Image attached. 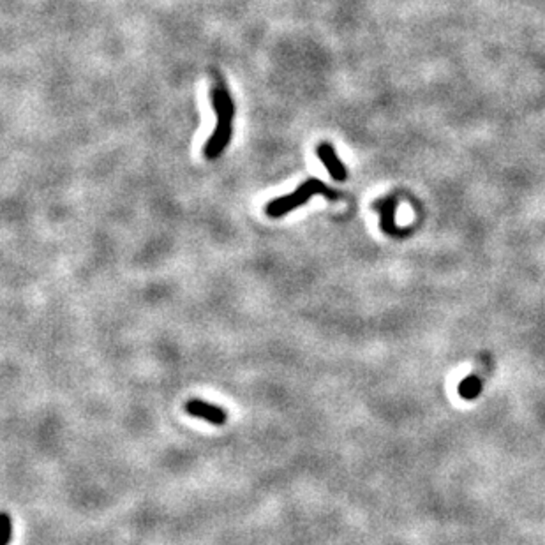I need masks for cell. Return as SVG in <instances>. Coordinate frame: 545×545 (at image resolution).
Here are the masks:
<instances>
[{
	"mask_svg": "<svg viewBox=\"0 0 545 545\" xmlns=\"http://www.w3.org/2000/svg\"><path fill=\"white\" fill-rule=\"evenodd\" d=\"M210 99H212L214 112L217 117V126L210 138L207 140L203 152H205L207 159H216L230 145V140H232L235 106H233L232 98H230V92L223 85L214 87L212 92H210Z\"/></svg>",
	"mask_w": 545,
	"mask_h": 545,
	"instance_id": "obj_1",
	"label": "cell"
},
{
	"mask_svg": "<svg viewBox=\"0 0 545 545\" xmlns=\"http://www.w3.org/2000/svg\"><path fill=\"white\" fill-rule=\"evenodd\" d=\"M316 195H323L329 200L341 198V195H337L336 191L330 189L329 186H325L320 179H307L302 186H299L295 191H292L290 195L281 196V198H276L274 202L267 203L265 212L269 217L277 219V217L286 216V214L293 212L295 209L302 207L304 203H307Z\"/></svg>",
	"mask_w": 545,
	"mask_h": 545,
	"instance_id": "obj_2",
	"label": "cell"
},
{
	"mask_svg": "<svg viewBox=\"0 0 545 545\" xmlns=\"http://www.w3.org/2000/svg\"><path fill=\"white\" fill-rule=\"evenodd\" d=\"M186 411L191 417L196 419H203L205 422L212 424V426H224L228 420V413L219 408L217 404L207 403L202 399H193L186 404Z\"/></svg>",
	"mask_w": 545,
	"mask_h": 545,
	"instance_id": "obj_3",
	"label": "cell"
},
{
	"mask_svg": "<svg viewBox=\"0 0 545 545\" xmlns=\"http://www.w3.org/2000/svg\"><path fill=\"white\" fill-rule=\"evenodd\" d=\"M316 154H318V159L322 161V165L325 166L327 172H329V175L332 177L334 180H337V182H344V180L348 179L346 166H344L343 161L337 157L336 150H334V147L330 145V143H322V145L318 147Z\"/></svg>",
	"mask_w": 545,
	"mask_h": 545,
	"instance_id": "obj_4",
	"label": "cell"
},
{
	"mask_svg": "<svg viewBox=\"0 0 545 545\" xmlns=\"http://www.w3.org/2000/svg\"><path fill=\"white\" fill-rule=\"evenodd\" d=\"M378 212L381 214V228L387 233H396V209L397 202L394 198H387L381 203H376Z\"/></svg>",
	"mask_w": 545,
	"mask_h": 545,
	"instance_id": "obj_5",
	"label": "cell"
},
{
	"mask_svg": "<svg viewBox=\"0 0 545 545\" xmlns=\"http://www.w3.org/2000/svg\"><path fill=\"white\" fill-rule=\"evenodd\" d=\"M461 396L466 397V399H473L480 392V381L477 378H468L461 383Z\"/></svg>",
	"mask_w": 545,
	"mask_h": 545,
	"instance_id": "obj_6",
	"label": "cell"
},
{
	"mask_svg": "<svg viewBox=\"0 0 545 545\" xmlns=\"http://www.w3.org/2000/svg\"><path fill=\"white\" fill-rule=\"evenodd\" d=\"M2 524H4V533H6V538L4 542H2V545H9V542H11L13 538V523L9 514H2Z\"/></svg>",
	"mask_w": 545,
	"mask_h": 545,
	"instance_id": "obj_7",
	"label": "cell"
}]
</instances>
